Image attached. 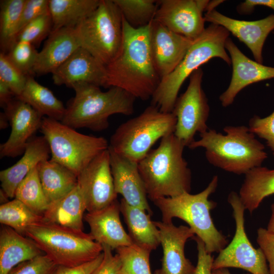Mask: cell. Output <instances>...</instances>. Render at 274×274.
<instances>
[{"label":"cell","instance_id":"cell-20","mask_svg":"<svg viewBox=\"0 0 274 274\" xmlns=\"http://www.w3.org/2000/svg\"><path fill=\"white\" fill-rule=\"evenodd\" d=\"M52 74L57 85L72 88L76 84L87 83L107 88L106 65L82 47Z\"/></svg>","mask_w":274,"mask_h":274},{"label":"cell","instance_id":"cell-51","mask_svg":"<svg viewBox=\"0 0 274 274\" xmlns=\"http://www.w3.org/2000/svg\"><path fill=\"white\" fill-rule=\"evenodd\" d=\"M223 2L224 1H209L205 11L207 13L215 10V8Z\"/></svg>","mask_w":274,"mask_h":274},{"label":"cell","instance_id":"cell-47","mask_svg":"<svg viewBox=\"0 0 274 274\" xmlns=\"http://www.w3.org/2000/svg\"><path fill=\"white\" fill-rule=\"evenodd\" d=\"M257 6H264L274 10V0H246L237 7V11L241 14L252 13Z\"/></svg>","mask_w":274,"mask_h":274},{"label":"cell","instance_id":"cell-46","mask_svg":"<svg viewBox=\"0 0 274 274\" xmlns=\"http://www.w3.org/2000/svg\"><path fill=\"white\" fill-rule=\"evenodd\" d=\"M103 257L102 252L94 259L76 266H58L54 274H91L100 264Z\"/></svg>","mask_w":274,"mask_h":274},{"label":"cell","instance_id":"cell-13","mask_svg":"<svg viewBox=\"0 0 274 274\" xmlns=\"http://www.w3.org/2000/svg\"><path fill=\"white\" fill-rule=\"evenodd\" d=\"M209 1L163 0L158 1L154 20L172 31L194 41L205 30L202 13Z\"/></svg>","mask_w":274,"mask_h":274},{"label":"cell","instance_id":"cell-37","mask_svg":"<svg viewBox=\"0 0 274 274\" xmlns=\"http://www.w3.org/2000/svg\"><path fill=\"white\" fill-rule=\"evenodd\" d=\"M38 53L33 45L27 42L18 41L6 54L14 65L28 76L35 75L33 68Z\"/></svg>","mask_w":274,"mask_h":274},{"label":"cell","instance_id":"cell-10","mask_svg":"<svg viewBox=\"0 0 274 274\" xmlns=\"http://www.w3.org/2000/svg\"><path fill=\"white\" fill-rule=\"evenodd\" d=\"M75 28L82 47L105 65L114 59L122 43L123 16L113 0H100Z\"/></svg>","mask_w":274,"mask_h":274},{"label":"cell","instance_id":"cell-1","mask_svg":"<svg viewBox=\"0 0 274 274\" xmlns=\"http://www.w3.org/2000/svg\"><path fill=\"white\" fill-rule=\"evenodd\" d=\"M150 23L134 28L123 17L120 48L114 59L106 65L107 88H120L143 100L152 97L161 79L150 51Z\"/></svg>","mask_w":274,"mask_h":274},{"label":"cell","instance_id":"cell-31","mask_svg":"<svg viewBox=\"0 0 274 274\" xmlns=\"http://www.w3.org/2000/svg\"><path fill=\"white\" fill-rule=\"evenodd\" d=\"M100 2V0H49L52 30L76 27L97 8Z\"/></svg>","mask_w":274,"mask_h":274},{"label":"cell","instance_id":"cell-32","mask_svg":"<svg viewBox=\"0 0 274 274\" xmlns=\"http://www.w3.org/2000/svg\"><path fill=\"white\" fill-rule=\"evenodd\" d=\"M45 221L43 215L29 209L21 201L14 198L0 206V222L25 235L31 226Z\"/></svg>","mask_w":274,"mask_h":274},{"label":"cell","instance_id":"cell-39","mask_svg":"<svg viewBox=\"0 0 274 274\" xmlns=\"http://www.w3.org/2000/svg\"><path fill=\"white\" fill-rule=\"evenodd\" d=\"M27 76L24 74L9 59L7 55L0 53V81L7 85L16 97L20 95L24 88Z\"/></svg>","mask_w":274,"mask_h":274},{"label":"cell","instance_id":"cell-40","mask_svg":"<svg viewBox=\"0 0 274 274\" xmlns=\"http://www.w3.org/2000/svg\"><path fill=\"white\" fill-rule=\"evenodd\" d=\"M57 267L49 257L43 254L19 264L9 274H54Z\"/></svg>","mask_w":274,"mask_h":274},{"label":"cell","instance_id":"cell-11","mask_svg":"<svg viewBox=\"0 0 274 274\" xmlns=\"http://www.w3.org/2000/svg\"><path fill=\"white\" fill-rule=\"evenodd\" d=\"M227 200L233 209L235 233L231 242L214 259L212 270L233 267L245 270L251 274H270L262 249H255L246 234L244 219L246 210L238 194L232 191Z\"/></svg>","mask_w":274,"mask_h":274},{"label":"cell","instance_id":"cell-50","mask_svg":"<svg viewBox=\"0 0 274 274\" xmlns=\"http://www.w3.org/2000/svg\"><path fill=\"white\" fill-rule=\"evenodd\" d=\"M9 122L4 112L0 113V129H4L9 125Z\"/></svg>","mask_w":274,"mask_h":274},{"label":"cell","instance_id":"cell-4","mask_svg":"<svg viewBox=\"0 0 274 274\" xmlns=\"http://www.w3.org/2000/svg\"><path fill=\"white\" fill-rule=\"evenodd\" d=\"M99 87L87 83L74 85L75 96L66 107L61 122L74 129L100 131L108 128L111 115L133 113V96L119 87H112L107 91Z\"/></svg>","mask_w":274,"mask_h":274},{"label":"cell","instance_id":"cell-16","mask_svg":"<svg viewBox=\"0 0 274 274\" xmlns=\"http://www.w3.org/2000/svg\"><path fill=\"white\" fill-rule=\"evenodd\" d=\"M193 41L172 31L154 19L151 22L150 51L161 80L176 68Z\"/></svg>","mask_w":274,"mask_h":274},{"label":"cell","instance_id":"cell-42","mask_svg":"<svg viewBox=\"0 0 274 274\" xmlns=\"http://www.w3.org/2000/svg\"><path fill=\"white\" fill-rule=\"evenodd\" d=\"M49 12V1L25 0L17 27V34L28 23Z\"/></svg>","mask_w":274,"mask_h":274},{"label":"cell","instance_id":"cell-15","mask_svg":"<svg viewBox=\"0 0 274 274\" xmlns=\"http://www.w3.org/2000/svg\"><path fill=\"white\" fill-rule=\"evenodd\" d=\"M11 127L8 140L0 145V157L14 158L23 154L28 141L41 128L43 117L17 97L4 108Z\"/></svg>","mask_w":274,"mask_h":274},{"label":"cell","instance_id":"cell-9","mask_svg":"<svg viewBox=\"0 0 274 274\" xmlns=\"http://www.w3.org/2000/svg\"><path fill=\"white\" fill-rule=\"evenodd\" d=\"M49 146L51 159L77 177L109 144L102 136L81 133L61 121L44 117L40 128Z\"/></svg>","mask_w":274,"mask_h":274},{"label":"cell","instance_id":"cell-43","mask_svg":"<svg viewBox=\"0 0 274 274\" xmlns=\"http://www.w3.org/2000/svg\"><path fill=\"white\" fill-rule=\"evenodd\" d=\"M257 242L268 263L269 273L274 274V233L259 228L257 230Z\"/></svg>","mask_w":274,"mask_h":274},{"label":"cell","instance_id":"cell-12","mask_svg":"<svg viewBox=\"0 0 274 274\" xmlns=\"http://www.w3.org/2000/svg\"><path fill=\"white\" fill-rule=\"evenodd\" d=\"M203 75L199 68L190 75L187 89L178 97L172 111L177 119L174 134L185 147L195 141L197 132L209 129L210 107L202 88Z\"/></svg>","mask_w":274,"mask_h":274},{"label":"cell","instance_id":"cell-48","mask_svg":"<svg viewBox=\"0 0 274 274\" xmlns=\"http://www.w3.org/2000/svg\"><path fill=\"white\" fill-rule=\"evenodd\" d=\"M16 97L10 88L0 81V105L4 109L13 99Z\"/></svg>","mask_w":274,"mask_h":274},{"label":"cell","instance_id":"cell-24","mask_svg":"<svg viewBox=\"0 0 274 274\" xmlns=\"http://www.w3.org/2000/svg\"><path fill=\"white\" fill-rule=\"evenodd\" d=\"M50 150L44 136H33L27 143L22 157L12 166L0 172L2 189L9 198L28 174L42 161L49 159Z\"/></svg>","mask_w":274,"mask_h":274},{"label":"cell","instance_id":"cell-44","mask_svg":"<svg viewBox=\"0 0 274 274\" xmlns=\"http://www.w3.org/2000/svg\"><path fill=\"white\" fill-rule=\"evenodd\" d=\"M104 257L98 266L91 274H121V263L118 255H114L112 249L107 245H102Z\"/></svg>","mask_w":274,"mask_h":274},{"label":"cell","instance_id":"cell-49","mask_svg":"<svg viewBox=\"0 0 274 274\" xmlns=\"http://www.w3.org/2000/svg\"><path fill=\"white\" fill-rule=\"evenodd\" d=\"M271 217L270 218L266 229L271 232L274 233V201L271 204Z\"/></svg>","mask_w":274,"mask_h":274},{"label":"cell","instance_id":"cell-28","mask_svg":"<svg viewBox=\"0 0 274 274\" xmlns=\"http://www.w3.org/2000/svg\"><path fill=\"white\" fill-rule=\"evenodd\" d=\"M37 169L49 204L67 194L77 184L78 177L73 172L51 159L39 163Z\"/></svg>","mask_w":274,"mask_h":274},{"label":"cell","instance_id":"cell-18","mask_svg":"<svg viewBox=\"0 0 274 274\" xmlns=\"http://www.w3.org/2000/svg\"><path fill=\"white\" fill-rule=\"evenodd\" d=\"M232 66V76L227 89L219 96L221 105L232 104L237 94L249 85L274 78V67L266 66L246 56L229 38L225 43Z\"/></svg>","mask_w":274,"mask_h":274},{"label":"cell","instance_id":"cell-27","mask_svg":"<svg viewBox=\"0 0 274 274\" xmlns=\"http://www.w3.org/2000/svg\"><path fill=\"white\" fill-rule=\"evenodd\" d=\"M120 208L133 244L151 252L155 250L160 244V233L151 220V215L145 210L129 205L123 198Z\"/></svg>","mask_w":274,"mask_h":274},{"label":"cell","instance_id":"cell-7","mask_svg":"<svg viewBox=\"0 0 274 274\" xmlns=\"http://www.w3.org/2000/svg\"><path fill=\"white\" fill-rule=\"evenodd\" d=\"M177 119L151 105L138 116L120 124L110 138L109 147L118 155L139 163L159 139L175 132Z\"/></svg>","mask_w":274,"mask_h":274},{"label":"cell","instance_id":"cell-35","mask_svg":"<svg viewBox=\"0 0 274 274\" xmlns=\"http://www.w3.org/2000/svg\"><path fill=\"white\" fill-rule=\"evenodd\" d=\"M125 20L132 27L149 24L154 19L158 1L154 0H113Z\"/></svg>","mask_w":274,"mask_h":274},{"label":"cell","instance_id":"cell-41","mask_svg":"<svg viewBox=\"0 0 274 274\" xmlns=\"http://www.w3.org/2000/svg\"><path fill=\"white\" fill-rule=\"evenodd\" d=\"M248 127L255 135L265 141L274 156V110L263 118L254 115L249 120Z\"/></svg>","mask_w":274,"mask_h":274},{"label":"cell","instance_id":"cell-38","mask_svg":"<svg viewBox=\"0 0 274 274\" xmlns=\"http://www.w3.org/2000/svg\"><path fill=\"white\" fill-rule=\"evenodd\" d=\"M53 29V22L50 12L36 18L26 25L17 34L16 42L24 41L35 46L50 35Z\"/></svg>","mask_w":274,"mask_h":274},{"label":"cell","instance_id":"cell-23","mask_svg":"<svg viewBox=\"0 0 274 274\" xmlns=\"http://www.w3.org/2000/svg\"><path fill=\"white\" fill-rule=\"evenodd\" d=\"M80 47L75 27L52 30L38 53L34 74H52Z\"/></svg>","mask_w":274,"mask_h":274},{"label":"cell","instance_id":"cell-21","mask_svg":"<svg viewBox=\"0 0 274 274\" xmlns=\"http://www.w3.org/2000/svg\"><path fill=\"white\" fill-rule=\"evenodd\" d=\"M110 166L116 193L129 205L153 212L147 200L146 187L140 173L138 163L116 153L109 147Z\"/></svg>","mask_w":274,"mask_h":274},{"label":"cell","instance_id":"cell-14","mask_svg":"<svg viewBox=\"0 0 274 274\" xmlns=\"http://www.w3.org/2000/svg\"><path fill=\"white\" fill-rule=\"evenodd\" d=\"M85 194L86 209H102L117 199L109 148L98 155L78 177Z\"/></svg>","mask_w":274,"mask_h":274},{"label":"cell","instance_id":"cell-19","mask_svg":"<svg viewBox=\"0 0 274 274\" xmlns=\"http://www.w3.org/2000/svg\"><path fill=\"white\" fill-rule=\"evenodd\" d=\"M205 21L220 25L250 50L256 61L263 63V49L269 34L274 31V14L255 21L240 20L214 10L204 15Z\"/></svg>","mask_w":274,"mask_h":274},{"label":"cell","instance_id":"cell-8","mask_svg":"<svg viewBox=\"0 0 274 274\" xmlns=\"http://www.w3.org/2000/svg\"><path fill=\"white\" fill-rule=\"evenodd\" d=\"M25 236L58 266L82 264L96 258L103 249L89 233L45 221L30 226Z\"/></svg>","mask_w":274,"mask_h":274},{"label":"cell","instance_id":"cell-30","mask_svg":"<svg viewBox=\"0 0 274 274\" xmlns=\"http://www.w3.org/2000/svg\"><path fill=\"white\" fill-rule=\"evenodd\" d=\"M19 99L30 106L43 117L61 121L65 113L66 108L47 87L36 81L32 76H28L22 92L18 97Z\"/></svg>","mask_w":274,"mask_h":274},{"label":"cell","instance_id":"cell-29","mask_svg":"<svg viewBox=\"0 0 274 274\" xmlns=\"http://www.w3.org/2000/svg\"><path fill=\"white\" fill-rule=\"evenodd\" d=\"M245 175L238 196L245 210L252 214L266 197L274 194V169L260 166Z\"/></svg>","mask_w":274,"mask_h":274},{"label":"cell","instance_id":"cell-54","mask_svg":"<svg viewBox=\"0 0 274 274\" xmlns=\"http://www.w3.org/2000/svg\"><path fill=\"white\" fill-rule=\"evenodd\" d=\"M272 32H273V33L274 34V31H273Z\"/></svg>","mask_w":274,"mask_h":274},{"label":"cell","instance_id":"cell-36","mask_svg":"<svg viewBox=\"0 0 274 274\" xmlns=\"http://www.w3.org/2000/svg\"><path fill=\"white\" fill-rule=\"evenodd\" d=\"M116 250L121 263V274H152L151 251L133 244Z\"/></svg>","mask_w":274,"mask_h":274},{"label":"cell","instance_id":"cell-53","mask_svg":"<svg viewBox=\"0 0 274 274\" xmlns=\"http://www.w3.org/2000/svg\"><path fill=\"white\" fill-rule=\"evenodd\" d=\"M1 196V202L2 204L7 202L8 201L9 197L6 193L1 189L0 190Z\"/></svg>","mask_w":274,"mask_h":274},{"label":"cell","instance_id":"cell-34","mask_svg":"<svg viewBox=\"0 0 274 274\" xmlns=\"http://www.w3.org/2000/svg\"><path fill=\"white\" fill-rule=\"evenodd\" d=\"M14 198L36 213L43 215L49 203L44 192L38 175L37 166L33 168L17 187Z\"/></svg>","mask_w":274,"mask_h":274},{"label":"cell","instance_id":"cell-45","mask_svg":"<svg viewBox=\"0 0 274 274\" xmlns=\"http://www.w3.org/2000/svg\"><path fill=\"white\" fill-rule=\"evenodd\" d=\"M192 238L196 243L197 250V262L194 274H213V257L207 252L201 239L195 235Z\"/></svg>","mask_w":274,"mask_h":274},{"label":"cell","instance_id":"cell-25","mask_svg":"<svg viewBox=\"0 0 274 274\" xmlns=\"http://www.w3.org/2000/svg\"><path fill=\"white\" fill-rule=\"evenodd\" d=\"M44 254L31 239L3 225L0 230V274H9L16 266Z\"/></svg>","mask_w":274,"mask_h":274},{"label":"cell","instance_id":"cell-3","mask_svg":"<svg viewBox=\"0 0 274 274\" xmlns=\"http://www.w3.org/2000/svg\"><path fill=\"white\" fill-rule=\"evenodd\" d=\"M185 147L174 133L167 135L138 163L148 197L152 201L190 192L191 172L183 157Z\"/></svg>","mask_w":274,"mask_h":274},{"label":"cell","instance_id":"cell-5","mask_svg":"<svg viewBox=\"0 0 274 274\" xmlns=\"http://www.w3.org/2000/svg\"><path fill=\"white\" fill-rule=\"evenodd\" d=\"M230 33L223 27L211 24L194 40L176 68L163 78L151 97V105L164 113H172L178 94L185 80L200 66L214 58L227 64L231 60L225 48Z\"/></svg>","mask_w":274,"mask_h":274},{"label":"cell","instance_id":"cell-17","mask_svg":"<svg viewBox=\"0 0 274 274\" xmlns=\"http://www.w3.org/2000/svg\"><path fill=\"white\" fill-rule=\"evenodd\" d=\"M159 229L163 249L161 267L154 274H194L195 266L185 255V245L195 233L189 227L176 226L172 221H154Z\"/></svg>","mask_w":274,"mask_h":274},{"label":"cell","instance_id":"cell-26","mask_svg":"<svg viewBox=\"0 0 274 274\" xmlns=\"http://www.w3.org/2000/svg\"><path fill=\"white\" fill-rule=\"evenodd\" d=\"M85 210L84 192L78 181L69 193L50 203L43 216L45 221L83 230Z\"/></svg>","mask_w":274,"mask_h":274},{"label":"cell","instance_id":"cell-6","mask_svg":"<svg viewBox=\"0 0 274 274\" xmlns=\"http://www.w3.org/2000/svg\"><path fill=\"white\" fill-rule=\"evenodd\" d=\"M218 184V177L214 176L208 186L199 193L191 194L184 192L153 201L161 213L163 222H171L174 218L186 222L202 241L206 250L210 254L219 252L228 243L226 236L216 228L211 215V211L217 203L209 200V197L215 192Z\"/></svg>","mask_w":274,"mask_h":274},{"label":"cell","instance_id":"cell-52","mask_svg":"<svg viewBox=\"0 0 274 274\" xmlns=\"http://www.w3.org/2000/svg\"><path fill=\"white\" fill-rule=\"evenodd\" d=\"M213 274H231L227 268H220L212 270ZM246 274H251L247 273Z\"/></svg>","mask_w":274,"mask_h":274},{"label":"cell","instance_id":"cell-2","mask_svg":"<svg viewBox=\"0 0 274 274\" xmlns=\"http://www.w3.org/2000/svg\"><path fill=\"white\" fill-rule=\"evenodd\" d=\"M225 134L209 128L200 133V139L193 141L190 149L202 148L208 161L213 166L237 175H245L261 166L267 158L264 145L248 127L226 126Z\"/></svg>","mask_w":274,"mask_h":274},{"label":"cell","instance_id":"cell-22","mask_svg":"<svg viewBox=\"0 0 274 274\" xmlns=\"http://www.w3.org/2000/svg\"><path fill=\"white\" fill-rule=\"evenodd\" d=\"M120 213V202L116 199L102 209L88 212L84 217L94 240L112 250L133 244L122 225Z\"/></svg>","mask_w":274,"mask_h":274},{"label":"cell","instance_id":"cell-33","mask_svg":"<svg viewBox=\"0 0 274 274\" xmlns=\"http://www.w3.org/2000/svg\"><path fill=\"white\" fill-rule=\"evenodd\" d=\"M25 0L1 1L0 47L6 54L16 43L17 27Z\"/></svg>","mask_w":274,"mask_h":274}]
</instances>
